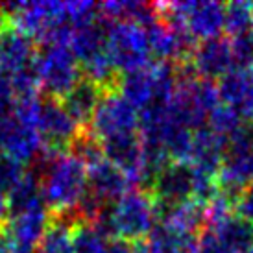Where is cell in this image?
<instances>
[{"label":"cell","mask_w":253,"mask_h":253,"mask_svg":"<svg viewBox=\"0 0 253 253\" xmlns=\"http://www.w3.org/2000/svg\"><path fill=\"white\" fill-rule=\"evenodd\" d=\"M42 200L54 216H76L87 194V167L72 152L39 157Z\"/></svg>","instance_id":"cell-1"},{"label":"cell","mask_w":253,"mask_h":253,"mask_svg":"<svg viewBox=\"0 0 253 253\" xmlns=\"http://www.w3.org/2000/svg\"><path fill=\"white\" fill-rule=\"evenodd\" d=\"M237 207H239L240 216H244L246 220L253 222V181L250 183V187L244 190V194L240 196Z\"/></svg>","instance_id":"cell-30"},{"label":"cell","mask_w":253,"mask_h":253,"mask_svg":"<svg viewBox=\"0 0 253 253\" xmlns=\"http://www.w3.org/2000/svg\"><path fill=\"white\" fill-rule=\"evenodd\" d=\"M224 253H246L253 248V222L233 214L216 227H211Z\"/></svg>","instance_id":"cell-20"},{"label":"cell","mask_w":253,"mask_h":253,"mask_svg":"<svg viewBox=\"0 0 253 253\" xmlns=\"http://www.w3.org/2000/svg\"><path fill=\"white\" fill-rule=\"evenodd\" d=\"M159 222L170 231L179 235L196 237V233L205 225V205L190 198L187 202L159 209Z\"/></svg>","instance_id":"cell-18"},{"label":"cell","mask_w":253,"mask_h":253,"mask_svg":"<svg viewBox=\"0 0 253 253\" xmlns=\"http://www.w3.org/2000/svg\"><path fill=\"white\" fill-rule=\"evenodd\" d=\"M36 72L39 87L52 100H63L82 80L80 63L67 44H42L36 57Z\"/></svg>","instance_id":"cell-5"},{"label":"cell","mask_w":253,"mask_h":253,"mask_svg":"<svg viewBox=\"0 0 253 253\" xmlns=\"http://www.w3.org/2000/svg\"><path fill=\"white\" fill-rule=\"evenodd\" d=\"M9 216V204H7V194L0 190V225L4 224Z\"/></svg>","instance_id":"cell-31"},{"label":"cell","mask_w":253,"mask_h":253,"mask_svg":"<svg viewBox=\"0 0 253 253\" xmlns=\"http://www.w3.org/2000/svg\"><path fill=\"white\" fill-rule=\"evenodd\" d=\"M107 54L117 72L129 74L148 67L152 48L148 41L146 26L131 21L109 22Z\"/></svg>","instance_id":"cell-4"},{"label":"cell","mask_w":253,"mask_h":253,"mask_svg":"<svg viewBox=\"0 0 253 253\" xmlns=\"http://www.w3.org/2000/svg\"><path fill=\"white\" fill-rule=\"evenodd\" d=\"M42 150V139L39 129L28 122H22L11 115L0 122V154L13 157L19 163L37 161Z\"/></svg>","instance_id":"cell-10"},{"label":"cell","mask_w":253,"mask_h":253,"mask_svg":"<svg viewBox=\"0 0 253 253\" xmlns=\"http://www.w3.org/2000/svg\"><path fill=\"white\" fill-rule=\"evenodd\" d=\"M89 131L100 142L139 133V111L120 92L107 91L92 115Z\"/></svg>","instance_id":"cell-7"},{"label":"cell","mask_w":253,"mask_h":253,"mask_svg":"<svg viewBox=\"0 0 253 253\" xmlns=\"http://www.w3.org/2000/svg\"><path fill=\"white\" fill-rule=\"evenodd\" d=\"M7 22H9V21H7V17H6V15H4V11L0 9V34H2L4 30H6Z\"/></svg>","instance_id":"cell-33"},{"label":"cell","mask_w":253,"mask_h":253,"mask_svg":"<svg viewBox=\"0 0 253 253\" xmlns=\"http://www.w3.org/2000/svg\"><path fill=\"white\" fill-rule=\"evenodd\" d=\"M129 181L106 155L87 167V192L102 207L115 204L129 190Z\"/></svg>","instance_id":"cell-13"},{"label":"cell","mask_w":253,"mask_h":253,"mask_svg":"<svg viewBox=\"0 0 253 253\" xmlns=\"http://www.w3.org/2000/svg\"><path fill=\"white\" fill-rule=\"evenodd\" d=\"M227 142L216 135L209 127H202L194 133L192 155H190L189 167L196 176L212 177L218 179V172L222 169Z\"/></svg>","instance_id":"cell-15"},{"label":"cell","mask_w":253,"mask_h":253,"mask_svg":"<svg viewBox=\"0 0 253 253\" xmlns=\"http://www.w3.org/2000/svg\"><path fill=\"white\" fill-rule=\"evenodd\" d=\"M76 216H54L41 239L37 253H78L74 242Z\"/></svg>","instance_id":"cell-21"},{"label":"cell","mask_w":253,"mask_h":253,"mask_svg":"<svg viewBox=\"0 0 253 253\" xmlns=\"http://www.w3.org/2000/svg\"><path fill=\"white\" fill-rule=\"evenodd\" d=\"M113 237L127 242L144 240L159 220L157 202L152 192L129 189L98 218Z\"/></svg>","instance_id":"cell-2"},{"label":"cell","mask_w":253,"mask_h":253,"mask_svg":"<svg viewBox=\"0 0 253 253\" xmlns=\"http://www.w3.org/2000/svg\"><path fill=\"white\" fill-rule=\"evenodd\" d=\"M7 204H9V214H19V212L36 209L41 205H46L42 200L41 192V179L36 176V172H26L22 179L13 189L7 192Z\"/></svg>","instance_id":"cell-22"},{"label":"cell","mask_w":253,"mask_h":253,"mask_svg":"<svg viewBox=\"0 0 253 253\" xmlns=\"http://www.w3.org/2000/svg\"><path fill=\"white\" fill-rule=\"evenodd\" d=\"M176 65L157 61L141 71L124 74L119 82L120 94L141 113L154 106L167 104L176 91Z\"/></svg>","instance_id":"cell-3"},{"label":"cell","mask_w":253,"mask_h":253,"mask_svg":"<svg viewBox=\"0 0 253 253\" xmlns=\"http://www.w3.org/2000/svg\"><path fill=\"white\" fill-rule=\"evenodd\" d=\"M189 61L198 76L211 80V82L214 78L222 80L225 74H229L233 69H237L231 42L227 39H222V37L202 41L194 48Z\"/></svg>","instance_id":"cell-14"},{"label":"cell","mask_w":253,"mask_h":253,"mask_svg":"<svg viewBox=\"0 0 253 253\" xmlns=\"http://www.w3.org/2000/svg\"><path fill=\"white\" fill-rule=\"evenodd\" d=\"M246 253H253V248H252V250H248V252Z\"/></svg>","instance_id":"cell-34"},{"label":"cell","mask_w":253,"mask_h":253,"mask_svg":"<svg viewBox=\"0 0 253 253\" xmlns=\"http://www.w3.org/2000/svg\"><path fill=\"white\" fill-rule=\"evenodd\" d=\"M222 104L233 107L244 120H253V71L233 69L218 84Z\"/></svg>","instance_id":"cell-17"},{"label":"cell","mask_w":253,"mask_h":253,"mask_svg":"<svg viewBox=\"0 0 253 253\" xmlns=\"http://www.w3.org/2000/svg\"><path fill=\"white\" fill-rule=\"evenodd\" d=\"M0 253H9V242H7V235L4 227H0Z\"/></svg>","instance_id":"cell-32"},{"label":"cell","mask_w":253,"mask_h":253,"mask_svg":"<svg viewBox=\"0 0 253 253\" xmlns=\"http://www.w3.org/2000/svg\"><path fill=\"white\" fill-rule=\"evenodd\" d=\"M229 42L237 69H250L253 65V32L231 37Z\"/></svg>","instance_id":"cell-27"},{"label":"cell","mask_w":253,"mask_h":253,"mask_svg":"<svg viewBox=\"0 0 253 253\" xmlns=\"http://www.w3.org/2000/svg\"><path fill=\"white\" fill-rule=\"evenodd\" d=\"M74 242L78 253H135V244L113 237L100 220H78L74 225Z\"/></svg>","instance_id":"cell-16"},{"label":"cell","mask_w":253,"mask_h":253,"mask_svg":"<svg viewBox=\"0 0 253 253\" xmlns=\"http://www.w3.org/2000/svg\"><path fill=\"white\" fill-rule=\"evenodd\" d=\"M15 109V92L11 84L0 78V122H4L13 115Z\"/></svg>","instance_id":"cell-28"},{"label":"cell","mask_w":253,"mask_h":253,"mask_svg":"<svg viewBox=\"0 0 253 253\" xmlns=\"http://www.w3.org/2000/svg\"><path fill=\"white\" fill-rule=\"evenodd\" d=\"M225 32L231 37L253 32V4L231 2L225 6Z\"/></svg>","instance_id":"cell-24"},{"label":"cell","mask_w":253,"mask_h":253,"mask_svg":"<svg viewBox=\"0 0 253 253\" xmlns=\"http://www.w3.org/2000/svg\"><path fill=\"white\" fill-rule=\"evenodd\" d=\"M253 181V126L246 124L225 144L218 190L239 204L240 196Z\"/></svg>","instance_id":"cell-6"},{"label":"cell","mask_w":253,"mask_h":253,"mask_svg":"<svg viewBox=\"0 0 253 253\" xmlns=\"http://www.w3.org/2000/svg\"><path fill=\"white\" fill-rule=\"evenodd\" d=\"M198 253H224L211 229L202 231V237L198 239Z\"/></svg>","instance_id":"cell-29"},{"label":"cell","mask_w":253,"mask_h":253,"mask_svg":"<svg viewBox=\"0 0 253 253\" xmlns=\"http://www.w3.org/2000/svg\"><path fill=\"white\" fill-rule=\"evenodd\" d=\"M48 225L46 205L13 214L4 227L9 242V253H36Z\"/></svg>","instance_id":"cell-9"},{"label":"cell","mask_w":253,"mask_h":253,"mask_svg":"<svg viewBox=\"0 0 253 253\" xmlns=\"http://www.w3.org/2000/svg\"><path fill=\"white\" fill-rule=\"evenodd\" d=\"M37 129L42 139V146L57 154L65 152V148H71L74 139L82 131L76 120L63 107V104L59 100L52 98L42 100Z\"/></svg>","instance_id":"cell-8"},{"label":"cell","mask_w":253,"mask_h":253,"mask_svg":"<svg viewBox=\"0 0 253 253\" xmlns=\"http://www.w3.org/2000/svg\"><path fill=\"white\" fill-rule=\"evenodd\" d=\"M36 57L34 39L7 24L6 30L0 34V78L11 82L19 74L34 69Z\"/></svg>","instance_id":"cell-11"},{"label":"cell","mask_w":253,"mask_h":253,"mask_svg":"<svg viewBox=\"0 0 253 253\" xmlns=\"http://www.w3.org/2000/svg\"><path fill=\"white\" fill-rule=\"evenodd\" d=\"M207 120H209V129H212L216 135H220L225 142L246 126V122H244V119L240 117L239 113L235 111L233 107L225 106V104H220V106L214 107Z\"/></svg>","instance_id":"cell-23"},{"label":"cell","mask_w":253,"mask_h":253,"mask_svg":"<svg viewBox=\"0 0 253 253\" xmlns=\"http://www.w3.org/2000/svg\"><path fill=\"white\" fill-rule=\"evenodd\" d=\"M233 207H237V202L218 190L216 196L205 204V224L209 225V229L233 216Z\"/></svg>","instance_id":"cell-25"},{"label":"cell","mask_w":253,"mask_h":253,"mask_svg":"<svg viewBox=\"0 0 253 253\" xmlns=\"http://www.w3.org/2000/svg\"><path fill=\"white\" fill-rule=\"evenodd\" d=\"M150 192L157 202V209L194 198V177L190 167L181 163H169L161 172L155 174Z\"/></svg>","instance_id":"cell-12"},{"label":"cell","mask_w":253,"mask_h":253,"mask_svg":"<svg viewBox=\"0 0 253 253\" xmlns=\"http://www.w3.org/2000/svg\"><path fill=\"white\" fill-rule=\"evenodd\" d=\"M24 174H26V170H24L22 163L15 161L13 157L6 154H0V190H4L7 194L21 181Z\"/></svg>","instance_id":"cell-26"},{"label":"cell","mask_w":253,"mask_h":253,"mask_svg":"<svg viewBox=\"0 0 253 253\" xmlns=\"http://www.w3.org/2000/svg\"><path fill=\"white\" fill-rule=\"evenodd\" d=\"M104 94H106V91L100 85L84 78L69 91V94L65 96L61 104L72 119L78 122V126H89L92 115L96 111L100 100L104 98Z\"/></svg>","instance_id":"cell-19"}]
</instances>
